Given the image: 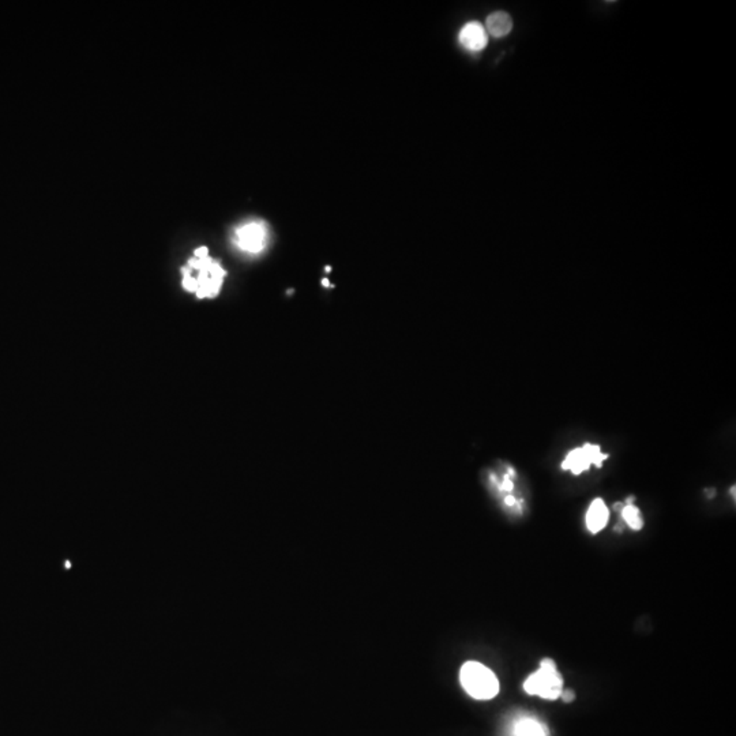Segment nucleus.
Returning a JSON list of instances; mask_svg holds the SVG:
<instances>
[{"mask_svg":"<svg viewBox=\"0 0 736 736\" xmlns=\"http://www.w3.org/2000/svg\"><path fill=\"white\" fill-rule=\"evenodd\" d=\"M180 272L183 276L182 287L187 292L196 294L198 299L217 297L227 277V270L209 255V249L205 245L196 248Z\"/></svg>","mask_w":736,"mask_h":736,"instance_id":"f257e3e1","label":"nucleus"},{"mask_svg":"<svg viewBox=\"0 0 736 736\" xmlns=\"http://www.w3.org/2000/svg\"><path fill=\"white\" fill-rule=\"evenodd\" d=\"M610 511L605 506L604 500L597 498L592 502L587 513V527L592 534H597L603 531L608 522Z\"/></svg>","mask_w":736,"mask_h":736,"instance_id":"0eeeda50","label":"nucleus"},{"mask_svg":"<svg viewBox=\"0 0 736 736\" xmlns=\"http://www.w3.org/2000/svg\"><path fill=\"white\" fill-rule=\"evenodd\" d=\"M608 458V454L601 451V447L597 444L585 443L583 447L572 450L565 461L562 462V469L570 471L573 475H581L588 471L590 465L601 466L603 462Z\"/></svg>","mask_w":736,"mask_h":736,"instance_id":"39448f33","label":"nucleus"},{"mask_svg":"<svg viewBox=\"0 0 736 736\" xmlns=\"http://www.w3.org/2000/svg\"><path fill=\"white\" fill-rule=\"evenodd\" d=\"M234 245L248 255L262 254L270 240L269 225L262 220H251L239 225L234 232Z\"/></svg>","mask_w":736,"mask_h":736,"instance_id":"20e7f679","label":"nucleus"},{"mask_svg":"<svg viewBox=\"0 0 736 736\" xmlns=\"http://www.w3.org/2000/svg\"><path fill=\"white\" fill-rule=\"evenodd\" d=\"M461 685L476 699H491L499 692V681L486 666L478 661H468L460 672Z\"/></svg>","mask_w":736,"mask_h":736,"instance_id":"f03ea898","label":"nucleus"},{"mask_svg":"<svg viewBox=\"0 0 736 736\" xmlns=\"http://www.w3.org/2000/svg\"><path fill=\"white\" fill-rule=\"evenodd\" d=\"M559 698H562V701H563V702H566V704H570V702H573V701H574V698H576V694H574V691H573V690L567 688V690H562V692H560V697H559Z\"/></svg>","mask_w":736,"mask_h":736,"instance_id":"9b49d317","label":"nucleus"},{"mask_svg":"<svg viewBox=\"0 0 736 736\" xmlns=\"http://www.w3.org/2000/svg\"><path fill=\"white\" fill-rule=\"evenodd\" d=\"M547 730L534 719H522L516 724L514 736H545Z\"/></svg>","mask_w":736,"mask_h":736,"instance_id":"1a4fd4ad","label":"nucleus"},{"mask_svg":"<svg viewBox=\"0 0 736 736\" xmlns=\"http://www.w3.org/2000/svg\"><path fill=\"white\" fill-rule=\"evenodd\" d=\"M458 41L464 48L472 52H479L487 47L489 35L480 22L472 21L462 26L458 35Z\"/></svg>","mask_w":736,"mask_h":736,"instance_id":"423d86ee","label":"nucleus"},{"mask_svg":"<svg viewBox=\"0 0 736 736\" xmlns=\"http://www.w3.org/2000/svg\"><path fill=\"white\" fill-rule=\"evenodd\" d=\"M524 690L531 695H539L549 701L559 698L563 690V679L558 672L555 661L551 659L541 660L539 671L525 681Z\"/></svg>","mask_w":736,"mask_h":736,"instance_id":"7ed1b4c3","label":"nucleus"},{"mask_svg":"<svg viewBox=\"0 0 736 736\" xmlns=\"http://www.w3.org/2000/svg\"><path fill=\"white\" fill-rule=\"evenodd\" d=\"M486 32L495 39H500L507 36L513 29V19L511 17L504 11H496L492 12L487 18L486 22Z\"/></svg>","mask_w":736,"mask_h":736,"instance_id":"6e6552de","label":"nucleus"},{"mask_svg":"<svg viewBox=\"0 0 736 736\" xmlns=\"http://www.w3.org/2000/svg\"><path fill=\"white\" fill-rule=\"evenodd\" d=\"M622 517L623 520L626 521V524L634 529V531H639L642 529L643 527V520L641 517V513H639V509L637 506H634L633 503L632 504H626L622 510Z\"/></svg>","mask_w":736,"mask_h":736,"instance_id":"9d476101","label":"nucleus"}]
</instances>
